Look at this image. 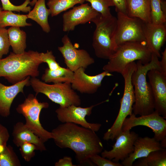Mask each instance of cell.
<instances>
[{
  "instance_id": "4316f807",
  "label": "cell",
  "mask_w": 166,
  "mask_h": 166,
  "mask_svg": "<svg viewBox=\"0 0 166 166\" xmlns=\"http://www.w3.org/2000/svg\"><path fill=\"white\" fill-rule=\"evenodd\" d=\"M85 1V0H49L47 5L50 10V14L54 17L73 8L77 4H83Z\"/></svg>"
},
{
  "instance_id": "6da1fadb",
  "label": "cell",
  "mask_w": 166,
  "mask_h": 166,
  "mask_svg": "<svg viewBox=\"0 0 166 166\" xmlns=\"http://www.w3.org/2000/svg\"><path fill=\"white\" fill-rule=\"evenodd\" d=\"M51 132L55 144L60 148L73 151L81 164L93 165L90 158L103 149L102 142L95 132L73 123H63Z\"/></svg>"
},
{
  "instance_id": "2e32d148",
  "label": "cell",
  "mask_w": 166,
  "mask_h": 166,
  "mask_svg": "<svg viewBox=\"0 0 166 166\" xmlns=\"http://www.w3.org/2000/svg\"><path fill=\"white\" fill-rule=\"evenodd\" d=\"M85 69L80 68L73 72L71 83L73 89L81 93H94L101 86L102 81L105 77L113 76L111 73L105 71L96 75H89L85 73Z\"/></svg>"
},
{
  "instance_id": "83f0119b",
  "label": "cell",
  "mask_w": 166,
  "mask_h": 166,
  "mask_svg": "<svg viewBox=\"0 0 166 166\" xmlns=\"http://www.w3.org/2000/svg\"><path fill=\"white\" fill-rule=\"evenodd\" d=\"M20 161L13 148L7 145L0 152V166H19Z\"/></svg>"
},
{
  "instance_id": "ac0fdd59",
  "label": "cell",
  "mask_w": 166,
  "mask_h": 166,
  "mask_svg": "<svg viewBox=\"0 0 166 166\" xmlns=\"http://www.w3.org/2000/svg\"><path fill=\"white\" fill-rule=\"evenodd\" d=\"M30 77L10 86L0 82V116L7 117L10 113L12 104L16 96L20 93H24L25 86L30 85Z\"/></svg>"
},
{
  "instance_id": "d6a6232c",
  "label": "cell",
  "mask_w": 166,
  "mask_h": 166,
  "mask_svg": "<svg viewBox=\"0 0 166 166\" xmlns=\"http://www.w3.org/2000/svg\"><path fill=\"white\" fill-rule=\"evenodd\" d=\"M19 149L22 158L26 161H30L35 155V151L37 150L35 146L31 143L25 142L21 144Z\"/></svg>"
},
{
  "instance_id": "5bb4252c",
  "label": "cell",
  "mask_w": 166,
  "mask_h": 166,
  "mask_svg": "<svg viewBox=\"0 0 166 166\" xmlns=\"http://www.w3.org/2000/svg\"><path fill=\"white\" fill-rule=\"evenodd\" d=\"M147 76L152 89L154 110L166 118V75L156 69L147 73Z\"/></svg>"
},
{
  "instance_id": "ba28073f",
  "label": "cell",
  "mask_w": 166,
  "mask_h": 166,
  "mask_svg": "<svg viewBox=\"0 0 166 166\" xmlns=\"http://www.w3.org/2000/svg\"><path fill=\"white\" fill-rule=\"evenodd\" d=\"M47 102H39L36 96L30 94L23 102L16 109L17 112L22 114L25 119V125L37 135L44 142L52 139L51 133L42 126L39 117L42 109L48 108Z\"/></svg>"
},
{
  "instance_id": "5b68a950",
  "label": "cell",
  "mask_w": 166,
  "mask_h": 166,
  "mask_svg": "<svg viewBox=\"0 0 166 166\" xmlns=\"http://www.w3.org/2000/svg\"><path fill=\"white\" fill-rule=\"evenodd\" d=\"M152 54L146 43H125L117 47L102 69L110 73L121 74L127 65L135 61H139L143 64L148 63L151 61Z\"/></svg>"
},
{
  "instance_id": "44dd1931",
  "label": "cell",
  "mask_w": 166,
  "mask_h": 166,
  "mask_svg": "<svg viewBox=\"0 0 166 166\" xmlns=\"http://www.w3.org/2000/svg\"><path fill=\"white\" fill-rule=\"evenodd\" d=\"M127 15L151 23L150 0H127Z\"/></svg>"
},
{
  "instance_id": "7a4b0ae2",
  "label": "cell",
  "mask_w": 166,
  "mask_h": 166,
  "mask_svg": "<svg viewBox=\"0 0 166 166\" xmlns=\"http://www.w3.org/2000/svg\"><path fill=\"white\" fill-rule=\"evenodd\" d=\"M42 63L40 53L37 51H25L20 54L11 52L0 59V77L12 85L29 76L37 77L39 74V67Z\"/></svg>"
},
{
  "instance_id": "d590c367",
  "label": "cell",
  "mask_w": 166,
  "mask_h": 166,
  "mask_svg": "<svg viewBox=\"0 0 166 166\" xmlns=\"http://www.w3.org/2000/svg\"><path fill=\"white\" fill-rule=\"evenodd\" d=\"M10 138V134L7 129L0 123V152H2L7 145Z\"/></svg>"
},
{
  "instance_id": "b9f144b4",
  "label": "cell",
  "mask_w": 166,
  "mask_h": 166,
  "mask_svg": "<svg viewBox=\"0 0 166 166\" xmlns=\"http://www.w3.org/2000/svg\"><path fill=\"white\" fill-rule=\"evenodd\" d=\"M37 1V0H32L31 2H30L29 4L31 6H34Z\"/></svg>"
},
{
  "instance_id": "e0dca14e",
  "label": "cell",
  "mask_w": 166,
  "mask_h": 166,
  "mask_svg": "<svg viewBox=\"0 0 166 166\" xmlns=\"http://www.w3.org/2000/svg\"><path fill=\"white\" fill-rule=\"evenodd\" d=\"M144 32L146 45L152 53L161 57L160 51L166 39L165 24L144 22Z\"/></svg>"
},
{
  "instance_id": "ab89813d",
  "label": "cell",
  "mask_w": 166,
  "mask_h": 166,
  "mask_svg": "<svg viewBox=\"0 0 166 166\" xmlns=\"http://www.w3.org/2000/svg\"><path fill=\"white\" fill-rule=\"evenodd\" d=\"M160 5L162 11L166 15V2L165 0H161Z\"/></svg>"
},
{
  "instance_id": "60d3db41",
  "label": "cell",
  "mask_w": 166,
  "mask_h": 166,
  "mask_svg": "<svg viewBox=\"0 0 166 166\" xmlns=\"http://www.w3.org/2000/svg\"><path fill=\"white\" fill-rule=\"evenodd\" d=\"M161 147L163 149H166V138H164L160 141Z\"/></svg>"
},
{
  "instance_id": "30bf717a",
  "label": "cell",
  "mask_w": 166,
  "mask_h": 166,
  "mask_svg": "<svg viewBox=\"0 0 166 166\" xmlns=\"http://www.w3.org/2000/svg\"><path fill=\"white\" fill-rule=\"evenodd\" d=\"M109 101L108 99L96 105L85 108L73 105L65 107L60 106L56 109L55 112L58 120L62 123H73L96 132L100 129L101 124L88 122L85 117L91 114L94 107Z\"/></svg>"
},
{
  "instance_id": "f35d334b",
  "label": "cell",
  "mask_w": 166,
  "mask_h": 166,
  "mask_svg": "<svg viewBox=\"0 0 166 166\" xmlns=\"http://www.w3.org/2000/svg\"><path fill=\"white\" fill-rule=\"evenodd\" d=\"M162 59L160 61V72L166 75V48L162 53Z\"/></svg>"
},
{
  "instance_id": "3957f363",
  "label": "cell",
  "mask_w": 166,
  "mask_h": 166,
  "mask_svg": "<svg viewBox=\"0 0 166 166\" xmlns=\"http://www.w3.org/2000/svg\"><path fill=\"white\" fill-rule=\"evenodd\" d=\"M158 58L152 53L151 61L148 63L143 64L139 61L136 63V69L131 77L135 96L132 113L136 116L148 115L155 110L152 93L147 77L148 72L152 69H156L160 71Z\"/></svg>"
},
{
  "instance_id": "603a6c76",
  "label": "cell",
  "mask_w": 166,
  "mask_h": 166,
  "mask_svg": "<svg viewBox=\"0 0 166 166\" xmlns=\"http://www.w3.org/2000/svg\"><path fill=\"white\" fill-rule=\"evenodd\" d=\"M73 76V72L69 69L61 67L59 68L51 70L48 68L45 69L44 73L42 77L43 82L53 84L67 83L71 84Z\"/></svg>"
},
{
  "instance_id": "277c9868",
  "label": "cell",
  "mask_w": 166,
  "mask_h": 166,
  "mask_svg": "<svg viewBox=\"0 0 166 166\" xmlns=\"http://www.w3.org/2000/svg\"><path fill=\"white\" fill-rule=\"evenodd\" d=\"M91 22L96 25L92 40L95 54L99 58L109 60L117 48L115 41L117 18L100 14Z\"/></svg>"
},
{
  "instance_id": "1f68e13d",
  "label": "cell",
  "mask_w": 166,
  "mask_h": 166,
  "mask_svg": "<svg viewBox=\"0 0 166 166\" xmlns=\"http://www.w3.org/2000/svg\"><path fill=\"white\" fill-rule=\"evenodd\" d=\"M10 46L7 30L5 28H0V59L8 54Z\"/></svg>"
},
{
  "instance_id": "836d02e7",
  "label": "cell",
  "mask_w": 166,
  "mask_h": 166,
  "mask_svg": "<svg viewBox=\"0 0 166 166\" xmlns=\"http://www.w3.org/2000/svg\"><path fill=\"white\" fill-rule=\"evenodd\" d=\"M40 56L43 63H47L50 69H56L61 67L56 61L52 51L48 50L46 53H40Z\"/></svg>"
},
{
  "instance_id": "484cf974",
  "label": "cell",
  "mask_w": 166,
  "mask_h": 166,
  "mask_svg": "<svg viewBox=\"0 0 166 166\" xmlns=\"http://www.w3.org/2000/svg\"><path fill=\"white\" fill-rule=\"evenodd\" d=\"M132 165L136 166H166V149L155 151L147 156L138 159Z\"/></svg>"
},
{
  "instance_id": "52a82bcc",
  "label": "cell",
  "mask_w": 166,
  "mask_h": 166,
  "mask_svg": "<svg viewBox=\"0 0 166 166\" xmlns=\"http://www.w3.org/2000/svg\"><path fill=\"white\" fill-rule=\"evenodd\" d=\"M30 85L36 95L40 93H42L60 106L65 107L72 105L79 106L81 104L80 97L73 89L71 83L49 84L34 77L30 78Z\"/></svg>"
},
{
  "instance_id": "d6986e66",
  "label": "cell",
  "mask_w": 166,
  "mask_h": 166,
  "mask_svg": "<svg viewBox=\"0 0 166 166\" xmlns=\"http://www.w3.org/2000/svg\"><path fill=\"white\" fill-rule=\"evenodd\" d=\"M134 150L121 164L124 166H132L137 159L147 156L152 152L164 149L160 141L154 137H138L134 143Z\"/></svg>"
},
{
  "instance_id": "e575fe53",
  "label": "cell",
  "mask_w": 166,
  "mask_h": 166,
  "mask_svg": "<svg viewBox=\"0 0 166 166\" xmlns=\"http://www.w3.org/2000/svg\"><path fill=\"white\" fill-rule=\"evenodd\" d=\"M90 160L92 163L98 166H123L121 163L114 162L97 154L92 156Z\"/></svg>"
},
{
  "instance_id": "f546056e",
  "label": "cell",
  "mask_w": 166,
  "mask_h": 166,
  "mask_svg": "<svg viewBox=\"0 0 166 166\" xmlns=\"http://www.w3.org/2000/svg\"><path fill=\"white\" fill-rule=\"evenodd\" d=\"M89 2L91 7L104 16L112 15L110 7L114 6L112 0H85Z\"/></svg>"
},
{
  "instance_id": "9a60e30c",
  "label": "cell",
  "mask_w": 166,
  "mask_h": 166,
  "mask_svg": "<svg viewBox=\"0 0 166 166\" xmlns=\"http://www.w3.org/2000/svg\"><path fill=\"white\" fill-rule=\"evenodd\" d=\"M99 14L88 3L73 7L63 14V30L73 31L79 25L91 22Z\"/></svg>"
},
{
  "instance_id": "cb8c5ba5",
  "label": "cell",
  "mask_w": 166,
  "mask_h": 166,
  "mask_svg": "<svg viewBox=\"0 0 166 166\" xmlns=\"http://www.w3.org/2000/svg\"><path fill=\"white\" fill-rule=\"evenodd\" d=\"M7 30L10 46L13 52L16 54L24 52L26 47V32L17 26H11Z\"/></svg>"
},
{
  "instance_id": "7402d4cb",
  "label": "cell",
  "mask_w": 166,
  "mask_h": 166,
  "mask_svg": "<svg viewBox=\"0 0 166 166\" xmlns=\"http://www.w3.org/2000/svg\"><path fill=\"white\" fill-rule=\"evenodd\" d=\"M45 0H37L33 9L27 14L28 18L30 19L38 24L42 30L46 33L50 31L48 17L50 14L49 9L45 5Z\"/></svg>"
},
{
  "instance_id": "74e56055",
  "label": "cell",
  "mask_w": 166,
  "mask_h": 166,
  "mask_svg": "<svg viewBox=\"0 0 166 166\" xmlns=\"http://www.w3.org/2000/svg\"><path fill=\"white\" fill-rule=\"evenodd\" d=\"M55 166H76L72 163V159L71 157L65 156L60 159L55 163Z\"/></svg>"
},
{
  "instance_id": "9c48e42d",
  "label": "cell",
  "mask_w": 166,
  "mask_h": 166,
  "mask_svg": "<svg viewBox=\"0 0 166 166\" xmlns=\"http://www.w3.org/2000/svg\"><path fill=\"white\" fill-rule=\"evenodd\" d=\"M117 27L115 41L117 47L129 42H144V22L140 19L117 13Z\"/></svg>"
},
{
  "instance_id": "7c38bea8",
  "label": "cell",
  "mask_w": 166,
  "mask_h": 166,
  "mask_svg": "<svg viewBox=\"0 0 166 166\" xmlns=\"http://www.w3.org/2000/svg\"><path fill=\"white\" fill-rule=\"evenodd\" d=\"M63 45L58 48L64 58L68 68L74 72L80 68L86 69L95 62L94 59L84 49H77L73 45L67 35L61 39Z\"/></svg>"
},
{
  "instance_id": "4dcf8cb0",
  "label": "cell",
  "mask_w": 166,
  "mask_h": 166,
  "mask_svg": "<svg viewBox=\"0 0 166 166\" xmlns=\"http://www.w3.org/2000/svg\"><path fill=\"white\" fill-rule=\"evenodd\" d=\"M1 1L2 9L4 10L27 13L29 12L31 10L30 6H28L30 2V0H25L22 4L19 6L14 5L9 0H1Z\"/></svg>"
},
{
  "instance_id": "8fae6325",
  "label": "cell",
  "mask_w": 166,
  "mask_h": 166,
  "mask_svg": "<svg viewBox=\"0 0 166 166\" xmlns=\"http://www.w3.org/2000/svg\"><path fill=\"white\" fill-rule=\"evenodd\" d=\"M137 126H144L151 128L154 133V137L160 142L166 138V120L155 111L152 113L136 117L133 113L124 120L122 131L131 130Z\"/></svg>"
},
{
  "instance_id": "ffe728a7",
  "label": "cell",
  "mask_w": 166,
  "mask_h": 166,
  "mask_svg": "<svg viewBox=\"0 0 166 166\" xmlns=\"http://www.w3.org/2000/svg\"><path fill=\"white\" fill-rule=\"evenodd\" d=\"M12 136L13 142L17 147H19L23 143L28 142L34 144L37 150L42 152L46 150L44 143L22 122H18L14 125Z\"/></svg>"
},
{
  "instance_id": "8992f818",
  "label": "cell",
  "mask_w": 166,
  "mask_h": 166,
  "mask_svg": "<svg viewBox=\"0 0 166 166\" xmlns=\"http://www.w3.org/2000/svg\"><path fill=\"white\" fill-rule=\"evenodd\" d=\"M136 68L135 61L132 62L125 68L121 73L124 81V91L120 100V107L117 117L113 124L105 133L103 139L106 141L115 140L122 131V124L128 116L132 113V106L135 102L133 86L131 77Z\"/></svg>"
},
{
  "instance_id": "4fadbf2b",
  "label": "cell",
  "mask_w": 166,
  "mask_h": 166,
  "mask_svg": "<svg viewBox=\"0 0 166 166\" xmlns=\"http://www.w3.org/2000/svg\"><path fill=\"white\" fill-rule=\"evenodd\" d=\"M138 136L137 133L130 130L122 131L116 138L112 149L102 151L101 156L115 162L123 161L133 152L134 143Z\"/></svg>"
},
{
  "instance_id": "8d00e7d4",
  "label": "cell",
  "mask_w": 166,
  "mask_h": 166,
  "mask_svg": "<svg viewBox=\"0 0 166 166\" xmlns=\"http://www.w3.org/2000/svg\"><path fill=\"white\" fill-rule=\"evenodd\" d=\"M116 11L127 14V0H112Z\"/></svg>"
},
{
  "instance_id": "d4e9b609",
  "label": "cell",
  "mask_w": 166,
  "mask_h": 166,
  "mask_svg": "<svg viewBox=\"0 0 166 166\" xmlns=\"http://www.w3.org/2000/svg\"><path fill=\"white\" fill-rule=\"evenodd\" d=\"M27 19V14H17L11 11L2 10L0 11V28L31 26V24L26 22Z\"/></svg>"
},
{
  "instance_id": "f1b7e54d",
  "label": "cell",
  "mask_w": 166,
  "mask_h": 166,
  "mask_svg": "<svg viewBox=\"0 0 166 166\" xmlns=\"http://www.w3.org/2000/svg\"><path fill=\"white\" fill-rule=\"evenodd\" d=\"M161 0H150L151 23L154 24H165L166 15L162 11Z\"/></svg>"
},
{
  "instance_id": "7bdbcfd3",
  "label": "cell",
  "mask_w": 166,
  "mask_h": 166,
  "mask_svg": "<svg viewBox=\"0 0 166 166\" xmlns=\"http://www.w3.org/2000/svg\"><path fill=\"white\" fill-rule=\"evenodd\" d=\"M2 8L0 6V11L2 10Z\"/></svg>"
}]
</instances>
